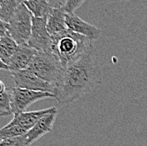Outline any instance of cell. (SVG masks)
Masks as SVG:
<instances>
[{"label":"cell","instance_id":"obj_1","mask_svg":"<svg viewBox=\"0 0 147 146\" xmlns=\"http://www.w3.org/2000/svg\"><path fill=\"white\" fill-rule=\"evenodd\" d=\"M102 84V69L97 51L91 44L75 60L69 63L55 86L54 98L59 105H68L92 93Z\"/></svg>","mask_w":147,"mask_h":146},{"label":"cell","instance_id":"obj_2","mask_svg":"<svg viewBox=\"0 0 147 146\" xmlns=\"http://www.w3.org/2000/svg\"><path fill=\"white\" fill-rule=\"evenodd\" d=\"M51 36L53 53L59 58L63 69L78 59L93 43L87 37L68 29Z\"/></svg>","mask_w":147,"mask_h":146},{"label":"cell","instance_id":"obj_3","mask_svg":"<svg viewBox=\"0 0 147 146\" xmlns=\"http://www.w3.org/2000/svg\"><path fill=\"white\" fill-rule=\"evenodd\" d=\"M27 69L54 87L63 72L61 62L54 53L37 51Z\"/></svg>","mask_w":147,"mask_h":146},{"label":"cell","instance_id":"obj_4","mask_svg":"<svg viewBox=\"0 0 147 146\" xmlns=\"http://www.w3.org/2000/svg\"><path fill=\"white\" fill-rule=\"evenodd\" d=\"M33 15L24 2L8 22V34L18 45L27 44L31 33Z\"/></svg>","mask_w":147,"mask_h":146},{"label":"cell","instance_id":"obj_5","mask_svg":"<svg viewBox=\"0 0 147 146\" xmlns=\"http://www.w3.org/2000/svg\"><path fill=\"white\" fill-rule=\"evenodd\" d=\"M10 91V107L12 113L26 112L30 106L46 98H54V94L43 91H35L23 88L14 87Z\"/></svg>","mask_w":147,"mask_h":146},{"label":"cell","instance_id":"obj_6","mask_svg":"<svg viewBox=\"0 0 147 146\" xmlns=\"http://www.w3.org/2000/svg\"><path fill=\"white\" fill-rule=\"evenodd\" d=\"M47 17H33L31 33L27 45L37 52H53L52 36L47 30Z\"/></svg>","mask_w":147,"mask_h":146},{"label":"cell","instance_id":"obj_7","mask_svg":"<svg viewBox=\"0 0 147 146\" xmlns=\"http://www.w3.org/2000/svg\"><path fill=\"white\" fill-rule=\"evenodd\" d=\"M11 76L16 87L35 91L49 92L52 94H54L55 92V87L53 85L46 82L28 69L13 71L11 72Z\"/></svg>","mask_w":147,"mask_h":146},{"label":"cell","instance_id":"obj_8","mask_svg":"<svg viewBox=\"0 0 147 146\" xmlns=\"http://www.w3.org/2000/svg\"><path fill=\"white\" fill-rule=\"evenodd\" d=\"M57 115L58 108L41 117L36 122V124L24 135L26 145L30 146L31 144L41 139L42 136H44L45 134L52 131Z\"/></svg>","mask_w":147,"mask_h":146},{"label":"cell","instance_id":"obj_9","mask_svg":"<svg viewBox=\"0 0 147 146\" xmlns=\"http://www.w3.org/2000/svg\"><path fill=\"white\" fill-rule=\"evenodd\" d=\"M66 27L67 29L73 31L74 33L82 35L87 37L91 42L97 40L100 37L101 32L96 26L86 22L81 18L75 14H67L66 13Z\"/></svg>","mask_w":147,"mask_h":146},{"label":"cell","instance_id":"obj_10","mask_svg":"<svg viewBox=\"0 0 147 146\" xmlns=\"http://www.w3.org/2000/svg\"><path fill=\"white\" fill-rule=\"evenodd\" d=\"M36 50L30 47L27 44L18 45V48L14 55L7 63L9 71L13 72L27 69L34 55L36 54Z\"/></svg>","mask_w":147,"mask_h":146},{"label":"cell","instance_id":"obj_11","mask_svg":"<svg viewBox=\"0 0 147 146\" xmlns=\"http://www.w3.org/2000/svg\"><path fill=\"white\" fill-rule=\"evenodd\" d=\"M57 107H50L40 111L23 112L15 113L13 119L9 123L13 125H19L28 132L41 117L49 112H52Z\"/></svg>","mask_w":147,"mask_h":146},{"label":"cell","instance_id":"obj_12","mask_svg":"<svg viewBox=\"0 0 147 146\" xmlns=\"http://www.w3.org/2000/svg\"><path fill=\"white\" fill-rule=\"evenodd\" d=\"M66 12L63 8H52L47 17V30L51 36L57 35L67 30Z\"/></svg>","mask_w":147,"mask_h":146},{"label":"cell","instance_id":"obj_13","mask_svg":"<svg viewBox=\"0 0 147 146\" xmlns=\"http://www.w3.org/2000/svg\"><path fill=\"white\" fill-rule=\"evenodd\" d=\"M18 48V44L8 34L0 38V59L7 65V63L14 55Z\"/></svg>","mask_w":147,"mask_h":146},{"label":"cell","instance_id":"obj_14","mask_svg":"<svg viewBox=\"0 0 147 146\" xmlns=\"http://www.w3.org/2000/svg\"><path fill=\"white\" fill-rule=\"evenodd\" d=\"M24 3L35 18L47 17L52 9L47 0H29Z\"/></svg>","mask_w":147,"mask_h":146},{"label":"cell","instance_id":"obj_15","mask_svg":"<svg viewBox=\"0 0 147 146\" xmlns=\"http://www.w3.org/2000/svg\"><path fill=\"white\" fill-rule=\"evenodd\" d=\"M23 0H3V5L0 9V19L8 23Z\"/></svg>","mask_w":147,"mask_h":146},{"label":"cell","instance_id":"obj_16","mask_svg":"<svg viewBox=\"0 0 147 146\" xmlns=\"http://www.w3.org/2000/svg\"><path fill=\"white\" fill-rule=\"evenodd\" d=\"M27 133L26 129L21 128L19 125H13L8 123L6 126L0 129V139H10V138H16L20 136H23Z\"/></svg>","mask_w":147,"mask_h":146},{"label":"cell","instance_id":"obj_17","mask_svg":"<svg viewBox=\"0 0 147 146\" xmlns=\"http://www.w3.org/2000/svg\"><path fill=\"white\" fill-rule=\"evenodd\" d=\"M12 113L10 107V91L9 89L0 95V117H6Z\"/></svg>","mask_w":147,"mask_h":146},{"label":"cell","instance_id":"obj_18","mask_svg":"<svg viewBox=\"0 0 147 146\" xmlns=\"http://www.w3.org/2000/svg\"><path fill=\"white\" fill-rule=\"evenodd\" d=\"M86 0H65L63 9L67 14H74V12L86 2Z\"/></svg>","mask_w":147,"mask_h":146},{"label":"cell","instance_id":"obj_19","mask_svg":"<svg viewBox=\"0 0 147 146\" xmlns=\"http://www.w3.org/2000/svg\"><path fill=\"white\" fill-rule=\"evenodd\" d=\"M0 146H27L26 143V139L24 135L16 137V138H10L1 139Z\"/></svg>","mask_w":147,"mask_h":146},{"label":"cell","instance_id":"obj_20","mask_svg":"<svg viewBox=\"0 0 147 146\" xmlns=\"http://www.w3.org/2000/svg\"><path fill=\"white\" fill-rule=\"evenodd\" d=\"M8 35V23L0 19V38Z\"/></svg>","mask_w":147,"mask_h":146},{"label":"cell","instance_id":"obj_21","mask_svg":"<svg viewBox=\"0 0 147 146\" xmlns=\"http://www.w3.org/2000/svg\"><path fill=\"white\" fill-rule=\"evenodd\" d=\"M51 8H62L65 3V0H47Z\"/></svg>","mask_w":147,"mask_h":146},{"label":"cell","instance_id":"obj_22","mask_svg":"<svg viewBox=\"0 0 147 146\" xmlns=\"http://www.w3.org/2000/svg\"><path fill=\"white\" fill-rule=\"evenodd\" d=\"M6 90H7V88L5 86L4 83L2 80H0V95L3 94V93H4Z\"/></svg>","mask_w":147,"mask_h":146},{"label":"cell","instance_id":"obj_23","mask_svg":"<svg viewBox=\"0 0 147 146\" xmlns=\"http://www.w3.org/2000/svg\"><path fill=\"white\" fill-rule=\"evenodd\" d=\"M0 69H3V70H8L9 71V67L0 59Z\"/></svg>","mask_w":147,"mask_h":146},{"label":"cell","instance_id":"obj_24","mask_svg":"<svg viewBox=\"0 0 147 146\" xmlns=\"http://www.w3.org/2000/svg\"><path fill=\"white\" fill-rule=\"evenodd\" d=\"M2 5H3V0H0V9L2 8Z\"/></svg>","mask_w":147,"mask_h":146},{"label":"cell","instance_id":"obj_25","mask_svg":"<svg viewBox=\"0 0 147 146\" xmlns=\"http://www.w3.org/2000/svg\"><path fill=\"white\" fill-rule=\"evenodd\" d=\"M25 1H29V0H23V2H25Z\"/></svg>","mask_w":147,"mask_h":146},{"label":"cell","instance_id":"obj_26","mask_svg":"<svg viewBox=\"0 0 147 146\" xmlns=\"http://www.w3.org/2000/svg\"><path fill=\"white\" fill-rule=\"evenodd\" d=\"M124 1H128V0H124Z\"/></svg>","mask_w":147,"mask_h":146}]
</instances>
